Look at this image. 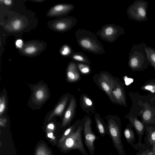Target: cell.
Segmentation results:
<instances>
[{"mask_svg": "<svg viewBox=\"0 0 155 155\" xmlns=\"http://www.w3.org/2000/svg\"><path fill=\"white\" fill-rule=\"evenodd\" d=\"M92 121L88 117L84 123L83 134L85 143L91 155H94L95 147L94 142L99 139L92 129Z\"/></svg>", "mask_w": 155, "mask_h": 155, "instance_id": "11", "label": "cell"}, {"mask_svg": "<svg viewBox=\"0 0 155 155\" xmlns=\"http://www.w3.org/2000/svg\"><path fill=\"white\" fill-rule=\"evenodd\" d=\"M31 92L27 104L33 110L40 109L51 97L48 84L42 80L35 84H28Z\"/></svg>", "mask_w": 155, "mask_h": 155, "instance_id": "2", "label": "cell"}, {"mask_svg": "<svg viewBox=\"0 0 155 155\" xmlns=\"http://www.w3.org/2000/svg\"><path fill=\"white\" fill-rule=\"evenodd\" d=\"M106 120L110 136L114 148L119 155H125L121 140L120 127L116 117L108 116Z\"/></svg>", "mask_w": 155, "mask_h": 155, "instance_id": "5", "label": "cell"}, {"mask_svg": "<svg viewBox=\"0 0 155 155\" xmlns=\"http://www.w3.org/2000/svg\"><path fill=\"white\" fill-rule=\"evenodd\" d=\"M148 140L150 144H153L155 141V131L149 134Z\"/></svg>", "mask_w": 155, "mask_h": 155, "instance_id": "30", "label": "cell"}, {"mask_svg": "<svg viewBox=\"0 0 155 155\" xmlns=\"http://www.w3.org/2000/svg\"><path fill=\"white\" fill-rule=\"evenodd\" d=\"M76 64L78 69L82 74H87L90 72L91 70L89 65L79 62Z\"/></svg>", "mask_w": 155, "mask_h": 155, "instance_id": "24", "label": "cell"}, {"mask_svg": "<svg viewBox=\"0 0 155 155\" xmlns=\"http://www.w3.org/2000/svg\"><path fill=\"white\" fill-rule=\"evenodd\" d=\"M110 75V74L106 71L100 72L97 76L96 83L100 89L107 94L110 100L114 102H115L112 92L117 81Z\"/></svg>", "mask_w": 155, "mask_h": 155, "instance_id": "9", "label": "cell"}, {"mask_svg": "<svg viewBox=\"0 0 155 155\" xmlns=\"http://www.w3.org/2000/svg\"><path fill=\"white\" fill-rule=\"evenodd\" d=\"M112 94L114 100V102L121 103L124 101V97L121 87L117 82Z\"/></svg>", "mask_w": 155, "mask_h": 155, "instance_id": "18", "label": "cell"}, {"mask_svg": "<svg viewBox=\"0 0 155 155\" xmlns=\"http://www.w3.org/2000/svg\"><path fill=\"white\" fill-rule=\"evenodd\" d=\"M153 88V87L151 85H148L145 87V89L148 90H151Z\"/></svg>", "mask_w": 155, "mask_h": 155, "instance_id": "34", "label": "cell"}, {"mask_svg": "<svg viewBox=\"0 0 155 155\" xmlns=\"http://www.w3.org/2000/svg\"><path fill=\"white\" fill-rule=\"evenodd\" d=\"M95 120L98 131L101 137H104L107 134L110 135L107 126L106 125L98 114L96 113Z\"/></svg>", "mask_w": 155, "mask_h": 155, "instance_id": "17", "label": "cell"}, {"mask_svg": "<svg viewBox=\"0 0 155 155\" xmlns=\"http://www.w3.org/2000/svg\"><path fill=\"white\" fill-rule=\"evenodd\" d=\"M70 57L73 61L88 65L91 64L88 58L81 52H74Z\"/></svg>", "mask_w": 155, "mask_h": 155, "instance_id": "19", "label": "cell"}, {"mask_svg": "<svg viewBox=\"0 0 155 155\" xmlns=\"http://www.w3.org/2000/svg\"><path fill=\"white\" fill-rule=\"evenodd\" d=\"M148 3L144 0H136L127 8V13L130 19L139 22L146 21Z\"/></svg>", "mask_w": 155, "mask_h": 155, "instance_id": "6", "label": "cell"}, {"mask_svg": "<svg viewBox=\"0 0 155 155\" xmlns=\"http://www.w3.org/2000/svg\"><path fill=\"white\" fill-rule=\"evenodd\" d=\"M23 42L20 39L18 40L16 42V46L19 48H21L23 46Z\"/></svg>", "mask_w": 155, "mask_h": 155, "instance_id": "31", "label": "cell"}, {"mask_svg": "<svg viewBox=\"0 0 155 155\" xmlns=\"http://www.w3.org/2000/svg\"><path fill=\"white\" fill-rule=\"evenodd\" d=\"M153 153L155 154V141L153 143Z\"/></svg>", "mask_w": 155, "mask_h": 155, "instance_id": "37", "label": "cell"}, {"mask_svg": "<svg viewBox=\"0 0 155 155\" xmlns=\"http://www.w3.org/2000/svg\"><path fill=\"white\" fill-rule=\"evenodd\" d=\"M35 155H51V153L45 145L42 144L37 147Z\"/></svg>", "mask_w": 155, "mask_h": 155, "instance_id": "23", "label": "cell"}, {"mask_svg": "<svg viewBox=\"0 0 155 155\" xmlns=\"http://www.w3.org/2000/svg\"><path fill=\"white\" fill-rule=\"evenodd\" d=\"M21 19H15L11 20L9 24L11 26H12L13 28L16 30L20 28H21V27L22 25V22Z\"/></svg>", "mask_w": 155, "mask_h": 155, "instance_id": "27", "label": "cell"}, {"mask_svg": "<svg viewBox=\"0 0 155 155\" xmlns=\"http://www.w3.org/2000/svg\"><path fill=\"white\" fill-rule=\"evenodd\" d=\"M76 106V100L74 97H71L67 108L62 119L61 126L64 128L68 126L72 121L75 113Z\"/></svg>", "mask_w": 155, "mask_h": 155, "instance_id": "14", "label": "cell"}, {"mask_svg": "<svg viewBox=\"0 0 155 155\" xmlns=\"http://www.w3.org/2000/svg\"><path fill=\"white\" fill-rule=\"evenodd\" d=\"M77 42L84 51L95 54L105 53L103 46L96 35L84 29H79L75 32Z\"/></svg>", "mask_w": 155, "mask_h": 155, "instance_id": "1", "label": "cell"}, {"mask_svg": "<svg viewBox=\"0 0 155 155\" xmlns=\"http://www.w3.org/2000/svg\"><path fill=\"white\" fill-rule=\"evenodd\" d=\"M125 81L126 84L128 85L133 82V80L131 78H125Z\"/></svg>", "mask_w": 155, "mask_h": 155, "instance_id": "32", "label": "cell"}, {"mask_svg": "<svg viewBox=\"0 0 155 155\" xmlns=\"http://www.w3.org/2000/svg\"><path fill=\"white\" fill-rule=\"evenodd\" d=\"M147 59L151 65L155 68V48L147 46L143 42Z\"/></svg>", "mask_w": 155, "mask_h": 155, "instance_id": "20", "label": "cell"}, {"mask_svg": "<svg viewBox=\"0 0 155 155\" xmlns=\"http://www.w3.org/2000/svg\"><path fill=\"white\" fill-rule=\"evenodd\" d=\"M148 155H155V154L153 152H150Z\"/></svg>", "mask_w": 155, "mask_h": 155, "instance_id": "39", "label": "cell"}, {"mask_svg": "<svg viewBox=\"0 0 155 155\" xmlns=\"http://www.w3.org/2000/svg\"><path fill=\"white\" fill-rule=\"evenodd\" d=\"M149 153L148 152L143 153H141L140 155H148Z\"/></svg>", "mask_w": 155, "mask_h": 155, "instance_id": "38", "label": "cell"}, {"mask_svg": "<svg viewBox=\"0 0 155 155\" xmlns=\"http://www.w3.org/2000/svg\"><path fill=\"white\" fill-rule=\"evenodd\" d=\"M129 54L128 64L133 69L146 67L151 64L148 61L143 43L134 44Z\"/></svg>", "mask_w": 155, "mask_h": 155, "instance_id": "4", "label": "cell"}, {"mask_svg": "<svg viewBox=\"0 0 155 155\" xmlns=\"http://www.w3.org/2000/svg\"><path fill=\"white\" fill-rule=\"evenodd\" d=\"M80 74L76 64L74 61L69 62L66 70V78L67 82L72 83L78 81Z\"/></svg>", "mask_w": 155, "mask_h": 155, "instance_id": "15", "label": "cell"}, {"mask_svg": "<svg viewBox=\"0 0 155 155\" xmlns=\"http://www.w3.org/2000/svg\"><path fill=\"white\" fill-rule=\"evenodd\" d=\"M5 4L7 5H10L12 3V1L10 0H5L4 1Z\"/></svg>", "mask_w": 155, "mask_h": 155, "instance_id": "33", "label": "cell"}, {"mask_svg": "<svg viewBox=\"0 0 155 155\" xmlns=\"http://www.w3.org/2000/svg\"><path fill=\"white\" fill-rule=\"evenodd\" d=\"M48 137L52 138L53 136V133L52 132H48Z\"/></svg>", "mask_w": 155, "mask_h": 155, "instance_id": "35", "label": "cell"}, {"mask_svg": "<svg viewBox=\"0 0 155 155\" xmlns=\"http://www.w3.org/2000/svg\"><path fill=\"white\" fill-rule=\"evenodd\" d=\"M44 42L37 40L25 43L19 49L23 55L34 56L39 54L44 50Z\"/></svg>", "mask_w": 155, "mask_h": 155, "instance_id": "12", "label": "cell"}, {"mask_svg": "<svg viewBox=\"0 0 155 155\" xmlns=\"http://www.w3.org/2000/svg\"><path fill=\"white\" fill-rule=\"evenodd\" d=\"M77 22V19L74 17L64 16L49 21L48 25L51 30L63 33L72 29L76 25Z\"/></svg>", "mask_w": 155, "mask_h": 155, "instance_id": "8", "label": "cell"}, {"mask_svg": "<svg viewBox=\"0 0 155 155\" xmlns=\"http://www.w3.org/2000/svg\"><path fill=\"white\" fill-rule=\"evenodd\" d=\"M83 126L84 123H81L63 142L59 143V146L63 151L67 152L77 150L82 155H87L82 140Z\"/></svg>", "mask_w": 155, "mask_h": 155, "instance_id": "3", "label": "cell"}, {"mask_svg": "<svg viewBox=\"0 0 155 155\" xmlns=\"http://www.w3.org/2000/svg\"><path fill=\"white\" fill-rule=\"evenodd\" d=\"M60 51L62 55L66 57H70L74 52L71 47L67 44L61 46Z\"/></svg>", "mask_w": 155, "mask_h": 155, "instance_id": "22", "label": "cell"}, {"mask_svg": "<svg viewBox=\"0 0 155 155\" xmlns=\"http://www.w3.org/2000/svg\"><path fill=\"white\" fill-rule=\"evenodd\" d=\"M82 102L84 107H90L93 105V103L91 99L86 96H82Z\"/></svg>", "mask_w": 155, "mask_h": 155, "instance_id": "26", "label": "cell"}, {"mask_svg": "<svg viewBox=\"0 0 155 155\" xmlns=\"http://www.w3.org/2000/svg\"><path fill=\"white\" fill-rule=\"evenodd\" d=\"M151 116V113L149 110H146L143 113V117L145 120H149L150 119Z\"/></svg>", "mask_w": 155, "mask_h": 155, "instance_id": "29", "label": "cell"}, {"mask_svg": "<svg viewBox=\"0 0 155 155\" xmlns=\"http://www.w3.org/2000/svg\"><path fill=\"white\" fill-rule=\"evenodd\" d=\"M74 8V5L62 3L56 5L51 7L47 12L46 15L50 17L66 16Z\"/></svg>", "mask_w": 155, "mask_h": 155, "instance_id": "13", "label": "cell"}, {"mask_svg": "<svg viewBox=\"0 0 155 155\" xmlns=\"http://www.w3.org/2000/svg\"><path fill=\"white\" fill-rule=\"evenodd\" d=\"M124 134L126 139L129 143H130L134 138V133L129 128H127L125 129Z\"/></svg>", "mask_w": 155, "mask_h": 155, "instance_id": "25", "label": "cell"}, {"mask_svg": "<svg viewBox=\"0 0 155 155\" xmlns=\"http://www.w3.org/2000/svg\"><path fill=\"white\" fill-rule=\"evenodd\" d=\"M71 98V96L69 93L63 94L59 99L53 108L46 114L44 122L49 121L55 117H59L62 119L66 106Z\"/></svg>", "mask_w": 155, "mask_h": 155, "instance_id": "10", "label": "cell"}, {"mask_svg": "<svg viewBox=\"0 0 155 155\" xmlns=\"http://www.w3.org/2000/svg\"><path fill=\"white\" fill-rule=\"evenodd\" d=\"M134 126L136 130L139 132L141 133L142 132L143 126L142 124L138 120H135L134 122Z\"/></svg>", "mask_w": 155, "mask_h": 155, "instance_id": "28", "label": "cell"}, {"mask_svg": "<svg viewBox=\"0 0 155 155\" xmlns=\"http://www.w3.org/2000/svg\"><path fill=\"white\" fill-rule=\"evenodd\" d=\"M80 121H77L72 125L68 127L64 131L62 136L59 140V143L63 142L64 140L77 128Z\"/></svg>", "mask_w": 155, "mask_h": 155, "instance_id": "21", "label": "cell"}, {"mask_svg": "<svg viewBox=\"0 0 155 155\" xmlns=\"http://www.w3.org/2000/svg\"><path fill=\"white\" fill-rule=\"evenodd\" d=\"M125 33L123 28L112 23L102 26L101 29L95 34L103 40L111 43L115 41L120 36Z\"/></svg>", "mask_w": 155, "mask_h": 155, "instance_id": "7", "label": "cell"}, {"mask_svg": "<svg viewBox=\"0 0 155 155\" xmlns=\"http://www.w3.org/2000/svg\"><path fill=\"white\" fill-rule=\"evenodd\" d=\"M31 1L35 2L41 3L45 1L44 0H32Z\"/></svg>", "mask_w": 155, "mask_h": 155, "instance_id": "36", "label": "cell"}, {"mask_svg": "<svg viewBox=\"0 0 155 155\" xmlns=\"http://www.w3.org/2000/svg\"><path fill=\"white\" fill-rule=\"evenodd\" d=\"M8 104L7 91L4 87L0 94V117L8 114Z\"/></svg>", "mask_w": 155, "mask_h": 155, "instance_id": "16", "label": "cell"}]
</instances>
